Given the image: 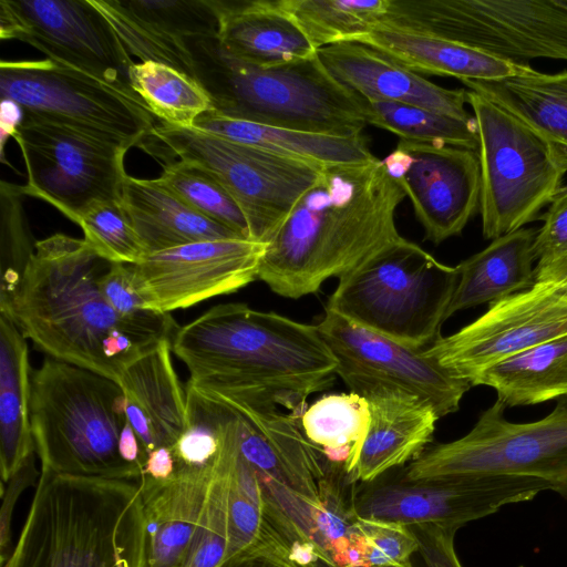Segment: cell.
<instances>
[{"mask_svg": "<svg viewBox=\"0 0 567 567\" xmlns=\"http://www.w3.org/2000/svg\"><path fill=\"white\" fill-rule=\"evenodd\" d=\"M24 161L28 179L22 194L45 200L75 223L95 200L122 199L128 176L127 148L84 131L22 116L11 127Z\"/></svg>", "mask_w": 567, "mask_h": 567, "instance_id": "4fadbf2b", "label": "cell"}, {"mask_svg": "<svg viewBox=\"0 0 567 567\" xmlns=\"http://www.w3.org/2000/svg\"><path fill=\"white\" fill-rule=\"evenodd\" d=\"M172 352L189 371L187 384L234 410L302 414L308 396L332 386L338 367L316 324L240 302L178 327Z\"/></svg>", "mask_w": 567, "mask_h": 567, "instance_id": "6da1fadb", "label": "cell"}, {"mask_svg": "<svg viewBox=\"0 0 567 567\" xmlns=\"http://www.w3.org/2000/svg\"><path fill=\"white\" fill-rule=\"evenodd\" d=\"M492 100L567 153V71L543 73L530 65L491 81H461Z\"/></svg>", "mask_w": 567, "mask_h": 567, "instance_id": "4dcf8cb0", "label": "cell"}, {"mask_svg": "<svg viewBox=\"0 0 567 567\" xmlns=\"http://www.w3.org/2000/svg\"><path fill=\"white\" fill-rule=\"evenodd\" d=\"M379 23L444 38L516 65L567 62L558 0H389Z\"/></svg>", "mask_w": 567, "mask_h": 567, "instance_id": "30bf717a", "label": "cell"}, {"mask_svg": "<svg viewBox=\"0 0 567 567\" xmlns=\"http://www.w3.org/2000/svg\"><path fill=\"white\" fill-rule=\"evenodd\" d=\"M219 567H308L287 553L264 548L225 560Z\"/></svg>", "mask_w": 567, "mask_h": 567, "instance_id": "7dc6e473", "label": "cell"}, {"mask_svg": "<svg viewBox=\"0 0 567 567\" xmlns=\"http://www.w3.org/2000/svg\"><path fill=\"white\" fill-rule=\"evenodd\" d=\"M409 567H413V566L411 565V566H409Z\"/></svg>", "mask_w": 567, "mask_h": 567, "instance_id": "f5cc1de1", "label": "cell"}, {"mask_svg": "<svg viewBox=\"0 0 567 567\" xmlns=\"http://www.w3.org/2000/svg\"><path fill=\"white\" fill-rule=\"evenodd\" d=\"M155 179L197 213L250 239L248 221L240 207L198 164L184 159L166 163Z\"/></svg>", "mask_w": 567, "mask_h": 567, "instance_id": "f35d334b", "label": "cell"}, {"mask_svg": "<svg viewBox=\"0 0 567 567\" xmlns=\"http://www.w3.org/2000/svg\"><path fill=\"white\" fill-rule=\"evenodd\" d=\"M539 219L533 252L536 261L567 254V185L561 186Z\"/></svg>", "mask_w": 567, "mask_h": 567, "instance_id": "ee69618b", "label": "cell"}, {"mask_svg": "<svg viewBox=\"0 0 567 567\" xmlns=\"http://www.w3.org/2000/svg\"><path fill=\"white\" fill-rule=\"evenodd\" d=\"M27 339L0 315V473L1 486L34 456L30 420L31 374Z\"/></svg>", "mask_w": 567, "mask_h": 567, "instance_id": "f1b7e54d", "label": "cell"}, {"mask_svg": "<svg viewBox=\"0 0 567 567\" xmlns=\"http://www.w3.org/2000/svg\"><path fill=\"white\" fill-rule=\"evenodd\" d=\"M382 162L410 199L425 238L436 245L460 235L480 209L476 151L400 140Z\"/></svg>", "mask_w": 567, "mask_h": 567, "instance_id": "d6986e66", "label": "cell"}, {"mask_svg": "<svg viewBox=\"0 0 567 567\" xmlns=\"http://www.w3.org/2000/svg\"><path fill=\"white\" fill-rule=\"evenodd\" d=\"M371 421L368 400L353 392L323 395L301 416L306 439L332 465L348 475L364 442Z\"/></svg>", "mask_w": 567, "mask_h": 567, "instance_id": "d6a6232c", "label": "cell"}, {"mask_svg": "<svg viewBox=\"0 0 567 567\" xmlns=\"http://www.w3.org/2000/svg\"><path fill=\"white\" fill-rule=\"evenodd\" d=\"M266 244L245 239L194 241L148 252L128 265L132 285L145 309L169 313L258 279Z\"/></svg>", "mask_w": 567, "mask_h": 567, "instance_id": "e0dca14e", "label": "cell"}, {"mask_svg": "<svg viewBox=\"0 0 567 567\" xmlns=\"http://www.w3.org/2000/svg\"><path fill=\"white\" fill-rule=\"evenodd\" d=\"M30 420L41 470L61 475L138 482L118 442L127 419L113 379L47 358L31 374Z\"/></svg>", "mask_w": 567, "mask_h": 567, "instance_id": "8992f818", "label": "cell"}, {"mask_svg": "<svg viewBox=\"0 0 567 567\" xmlns=\"http://www.w3.org/2000/svg\"><path fill=\"white\" fill-rule=\"evenodd\" d=\"M84 240L104 259L134 265L147 254L121 202L95 200L76 217Z\"/></svg>", "mask_w": 567, "mask_h": 567, "instance_id": "ab89813d", "label": "cell"}, {"mask_svg": "<svg viewBox=\"0 0 567 567\" xmlns=\"http://www.w3.org/2000/svg\"><path fill=\"white\" fill-rule=\"evenodd\" d=\"M238 443V423L229 416L223 426L216 472L195 534L175 567H219L228 546V476Z\"/></svg>", "mask_w": 567, "mask_h": 567, "instance_id": "d590c367", "label": "cell"}, {"mask_svg": "<svg viewBox=\"0 0 567 567\" xmlns=\"http://www.w3.org/2000/svg\"><path fill=\"white\" fill-rule=\"evenodd\" d=\"M330 74L365 100L425 107L458 118H471L467 90L445 89L357 42H338L318 50Z\"/></svg>", "mask_w": 567, "mask_h": 567, "instance_id": "44dd1931", "label": "cell"}, {"mask_svg": "<svg viewBox=\"0 0 567 567\" xmlns=\"http://www.w3.org/2000/svg\"><path fill=\"white\" fill-rule=\"evenodd\" d=\"M458 269L408 239L339 279L326 308L370 331L414 349H427L458 282Z\"/></svg>", "mask_w": 567, "mask_h": 567, "instance_id": "52a82bcc", "label": "cell"}, {"mask_svg": "<svg viewBox=\"0 0 567 567\" xmlns=\"http://www.w3.org/2000/svg\"><path fill=\"white\" fill-rule=\"evenodd\" d=\"M130 55L195 79L190 39L218 35L214 0H90ZM196 80V79H195Z\"/></svg>", "mask_w": 567, "mask_h": 567, "instance_id": "ffe728a7", "label": "cell"}, {"mask_svg": "<svg viewBox=\"0 0 567 567\" xmlns=\"http://www.w3.org/2000/svg\"><path fill=\"white\" fill-rule=\"evenodd\" d=\"M478 132L482 234L524 228L561 187L567 153L492 100L467 90Z\"/></svg>", "mask_w": 567, "mask_h": 567, "instance_id": "ba28073f", "label": "cell"}, {"mask_svg": "<svg viewBox=\"0 0 567 567\" xmlns=\"http://www.w3.org/2000/svg\"><path fill=\"white\" fill-rule=\"evenodd\" d=\"M40 474L34 465V456H32L9 477L6 482L7 487L1 488L0 566L7 561L13 548L11 546V523L16 504L22 492L34 485Z\"/></svg>", "mask_w": 567, "mask_h": 567, "instance_id": "f6af8a7d", "label": "cell"}, {"mask_svg": "<svg viewBox=\"0 0 567 567\" xmlns=\"http://www.w3.org/2000/svg\"><path fill=\"white\" fill-rule=\"evenodd\" d=\"M0 35L100 79L128 83L134 62L90 0H1Z\"/></svg>", "mask_w": 567, "mask_h": 567, "instance_id": "ac0fdd59", "label": "cell"}, {"mask_svg": "<svg viewBox=\"0 0 567 567\" xmlns=\"http://www.w3.org/2000/svg\"><path fill=\"white\" fill-rule=\"evenodd\" d=\"M166 163L184 159L215 177L244 213L250 239L267 243L323 167L193 128L157 124L140 146Z\"/></svg>", "mask_w": 567, "mask_h": 567, "instance_id": "9c48e42d", "label": "cell"}, {"mask_svg": "<svg viewBox=\"0 0 567 567\" xmlns=\"http://www.w3.org/2000/svg\"><path fill=\"white\" fill-rule=\"evenodd\" d=\"M176 473V462L173 449L159 446L150 452L141 478L152 481H167Z\"/></svg>", "mask_w": 567, "mask_h": 567, "instance_id": "c3c4849f", "label": "cell"}, {"mask_svg": "<svg viewBox=\"0 0 567 567\" xmlns=\"http://www.w3.org/2000/svg\"><path fill=\"white\" fill-rule=\"evenodd\" d=\"M497 400L464 436L427 447L406 466L403 478L481 474L536 476L567 499V395L545 417L514 423Z\"/></svg>", "mask_w": 567, "mask_h": 567, "instance_id": "7c38bea8", "label": "cell"}, {"mask_svg": "<svg viewBox=\"0 0 567 567\" xmlns=\"http://www.w3.org/2000/svg\"><path fill=\"white\" fill-rule=\"evenodd\" d=\"M264 548L290 554L268 519L260 481L240 454L237 443L228 476V546L225 560Z\"/></svg>", "mask_w": 567, "mask_h": 567, "instance_id": "836d02e7", "label": "cell"}, {"mask_svg": "<svg viewBox=\"0 0 567 567\" xmlns=\"http://www.w3.org/2000/svg\"><path fill=\"white\" fill-rule=\"evenodd\" d=\"M535 282L555 286L567 291V254L537 261Z\"/></svg>", "mask_w": 567, "mask_h": 567, "instance_id": "681fc988", "label": "cell"}, {"mask_svg": "<svg viewBox=\"0 0 567 567\" xmlns=\"http://www.w3.org/2000/svg\"><path fill=\"white\" fill-rule=\"evenodd\" d=\"M313 48L352 41L383 18L389 0H278Z\"/></svg>", "mask_w": 567, "mask_h": 567, "instance_id": "8d00e7d4", "label": "cell"}, {"mask_svg": "<svg viewBox=\"0 0 567 567\" xmlns=\"http://www.w3.org/2000/svg\"><path fill=\"white\" fill-rule=\"evenodd\" d=\"M364 398L370 426L348 476L367 484L422 454L440 416L431 404L401 390H378Z\"/></svg>", "mask_w": 567, "mask_h": 567, "instance_id": "7402d4cb", "label": "cell"}, {"mask_svg": "<svg viewBox=\"0 0 567 567\" xmlns=\"http://www.w3.org/2000/svg\"><path fill=\"white\" fill-rule=\"evenodd\" d=\"M40 473L1 567H148L137 482Z\"/></svg>", "mask_w": 567, "mask_h": 567, "instance_id": "277c9868", "label": "cell"}, {"mask_svg": "<svg viewBox=\"0 0 567 567\" xmlns=\"http://www.w3.org/2000/svg\"><path fill=\"white\" fill-rule=\"evenodd\" d=\"M355 546L361 567H409L419 543L410 526L357 516Z\"/></svg>", "mask_w": 567, "mask_h": 567, "instance_id": "7bdbcfd3", "label": "cell"}, {"mask_svg": "<svg viewBox=\"0 0 567 567\" xmlns=\"http://www.w3.org/2000/svg\"><path fill=\"white\" fill-rule=\"evenodd\" d=\"M118 447L122 458L141 470L143 475L146 454L128 421L121 431Z\"/></svg>", "mask_w": 567, "mask_h": 567, "instance_id": "f907efd6", "label": "cell"}, {"mask_svg": "<svg viewBox=\"0 0 567 567\" xmlns=\"http://www.w3.org/2000/svg\"><path fill=\"white\" fill-rule=\"evenodd\" d=\"M127 82L163 124L193 128L200 115L213 110L209 94L197 80L163 63L134 62Z\"/></svg>", "mask_w": 567, "mask_h": 567, "instance_id": "e575fe53", "label": "cell"}, {"mask_svg": "<svg viewBox=\"0 0 567 567\" xmlns=\"http://www.w3.org/2000/svg\"><path fill=\"white\" fill-rule=\"evenodd\" d=\"M121 204L147 254L194 241L243 238L194 210L155 178L128 175Z\"/></svg>", "mask_w": 567, "mask_h": 567, "instance_id": "484cf974", "label": "cell"}, {"mask_svg": "<svg viewBox=\"0 0 567 567\" xmlns=\"http://www.w3.org/2000/svg\"><path fill=\"white\" fill-rule=\"evenodd\" d=\"M6 185V184H4ZM8 208H2L0 313H7L18 293L24 270L34 251L18 202L20 187L6 185Z\"/></svg>", "mask_w": 567, "mask_h": 567, "instance_id": "b9f144b4", "label": "cell"}, {"mask_svg": "<svg viewBox=\"0 0 567 567\" xmlns=\"http://www.w3.org/2000/svg\"><path fill=\"white\" fill-rule=\"evenodd\" d=\"M195 79L218 114L337 136L361 134L367 100L333 78L318 53L289 64L262 68L229 54L217 37L190 39Z\"/></svg>", "mask_w": 567, "mask_h": 567, "instance_id": "5b68a950", "label": "cell"}, {"mask_svg": "<svg viewBox=\"0 0 567 567\" xmlns=\"http://www.w3.org/2000/svg\"><path fill=\"white\" fill-rule=\"evenodd\" d=\"M533 228H520L492 240L461 261L458 282L446 319L460 310L493 303L530 288L535 282Z\"/></svg>", "mask_w": 567, "mask_h": 567, "instance_id": "83f0119b", "label": "cell"}, {"mask_svg": "<svg viewBox=\"0 0 567 567\" xmlns=\"http://www.w3.org/2000/svg\"><path fill=\"white\" fill-rule=\"evenodd\" d=\"M364 44L417 74L453 76L460 81H491L518 73L516 65L464 44L378 23L352 41Z\"/></svg>", "mask_w": 567, "mask_h": 567, "instance_id": "d4e9b609", "label": "cell"}, {"mask_svg": "<svg viewBox=\"0 0 567 567\" xmlns=\"http://www.w3.org/2000/svg\"><path fill=\"white\" fill-rule=\"evenodd\" d=\"M0 94L22 116L64 124L127 150L157 125L125 82H110L54 61H1Z\"/></svg>", "mask_w": 567, "mask_h": 567, "instance_id": "8fae6325", "label": "cell"}, {"mask_svg": "<svg viewBox=\"0 0 567 567\" xmlns=\"http://www.w3.org/2000/svg\"><path fill=\"white\" fill-rule=\"evenodd\" d=\"M367 124L389 131L400 140L478 150L474 116L458 118L415 105L367 100Z\"/></svg>", "mask_w": 567, "mask_h": 567, "instance_id": "74e56055", "label": "cell"}, {"mask_svg": "<svg viewBox=\"0 0 567 567\" xmlns=\"http://www.w3.org/2000/svg\"><path fill=\"white\" fill-rule=\"evenodd\" d=\"M172 340L140 354L123 370L118 384L127 402L148 421L158 447H173L187 425L186 391L174 370Z\"/></svg>", "mask_w": 567, "mask_h": 567, "instance_id": "f546056e", "label": "cell"}, {"mask_svg": "<svg viewBox=\"0 0 567 567\" xmlns=\"http://www.w3.org/2000/svg\"><path fill=\"white\" fill-rule=\"evenodd\" d=\"M337 360V375L350 392L365 396L401 390L431 404L440 417L456 412L471 384L414 349L370 331L324 307L316 323Z\"/></svg>", "mask_w": 567, "mask_h": 567, "instance_id": "9a60e30c", "label": "cell"}, {"mask_svg": "<svg viewBox=\"0 0 567 567\" xmlns=\"http://www.w3.org/2000/svg\"><path fill=\"white\" fill-rule=\"evenodd\" d=\"M110 265L84 239L58 233L38 240L17 296L0 315L49 357L118 383L124 368L155 344L104 299L99 278Z\"/></svg>", "mask_w": 567, "mask_h": 567, "instance_id": "3957f363", "label": "cell"}, {"mask_svg": "<svg viewBox=\"0 0 567 567\" xmlns=\"http://www.w3.org/2000/svg\"><path fill=\"white\" fill-rule=\"evenodd\" d=\"M218 457L208 468L178 470L167 481L137 482L148 567H175L183 558L202 517Z\"/></svg>", "mask_w": 567, "mask_h": 567, "instance_id": "603a6c76", "label": "cell"}, {"mask_svg": "<svg viewBox=\"0 0 567 567\" xmlns=\"http://www.w3.org/2000/svg\"><path fill=\"white\" fill-rule=\"evenodd\" d=\"M419 543L425 567H462L454 547L458 527L433 524L410 526Z\"/></svg>", "mask_w": 567, "mask_h": 567, "instance_id": "bcb514c9", "label": "cell"}, {"mask_svg": "<svg viewBox=\"0 0 567 567\" xmlns=\"http://www.w3.org/2000/svg\"><path fill=\"white\" fill-rule=\"evenodd\" d=\"M567 336V291L534 282L489 303L477 319L425 349L440 365L471 385L484 370L516 353Z\"/></svg>", "mask_w": 567, "mask_h": 567, "instance_id": "2e32d148", "label": "cell"}, {"mask_svg": "<svg viewBox=\"0 0 567 567\" xmlns=\"http://www.w3.org/2000/svg\"><path fill=\"white\" fill-rule=\"evenodd\" d=\"M99 287L121 321L141 339L151 344L172 340L179 326L169 313L145 309L132 285L127 264L111 262L99 278Z\"/></svg>", "mask_w": 567, "mask_h": 567, "instance_id": "60d3db41", "label": "cell"}, {"mask_svg": "<svg viewBox=\"0 0 567 567\" xmlns=\"http://www.w3.org/2000/svg\"><path fill=\"white\" fill-rule=\"evenodd\" d=\"M558 2L567 10V0H558Z\"/></svg>", "mask_w": 567, "mask_h": 567, "instance_id": "816d5d0a", "label": "cell"}, {"mask_svg": "<svg viewBox=\"0 0 567 567\" xmlns=\"http://www.w3.org/2000/svg\"><path fill=\"white\" fill-rule=\"evenodd\" d=\"M494 389L506 408L567 395V336L540 343L482 371L472 382Z\"/></svg>", "mask_w": 567, "mask_h": 567, "instance_id": "1f68e13d", "label": "cell"}, {"mask_svg": "<svg viewBox=\"0 0 567 567\" xmlns=\"http://www.w3.org/2000/svg\"><path fill=\"white\" fill-rule=\"evenodd\" d=\"M404 197L382 159L323 167L266 243L258 279L299 299L353 272L405 239L395 225Z\"/></svg>", "mask_w": 567, "mask_h": 567, "instance_id": "7a4b0ae2", "label": "cell"}, {"mask_svg": "<svg viewBox=\"0 0 567 567\" xmlns=\"http://www.w3.org/2000/svg\"><path fill=\"white\" fill-rule=\"evenodd\" d=\"M195 128L321 167L364 164L377 159L362 134L337 136L282 128L228 117L210 110Z\"/></svg>", "mask_w": 567, "mask_h": 567, "instance_id": "4316f807", "label": "cell"}, {"mask_svg": "<svg viewBox=\"0 0 567 567\" xmlns=\"http://www.w3.org/2000/svg\"><path fill=\"white\" fill-rule=\"evenodd\" d=\"M217 39L235 58L262 68L309 59L317 50L278 0H214Z\"/></svg>", "mask_w": 567, "mask_h": 567, "instance_id": "cb8c5ba5", "label": "cell"}, {"mask_svg": "<svg viewBox=\"0 0 567 567\" xmlns=\"http://www.w3.org/2000/svg\"><path fill=\"white\" fill-rule=\"evenodd\" d=\"M352 497L357 516L405 526L433 524L461 528L508 504L557 492L547 480L518 474H481L367 483Z\"/></svg>", "mask_w": 567, "mask_h": 567, "instance_id": "5bb4252c", "label": "cell"}]
</instances>
